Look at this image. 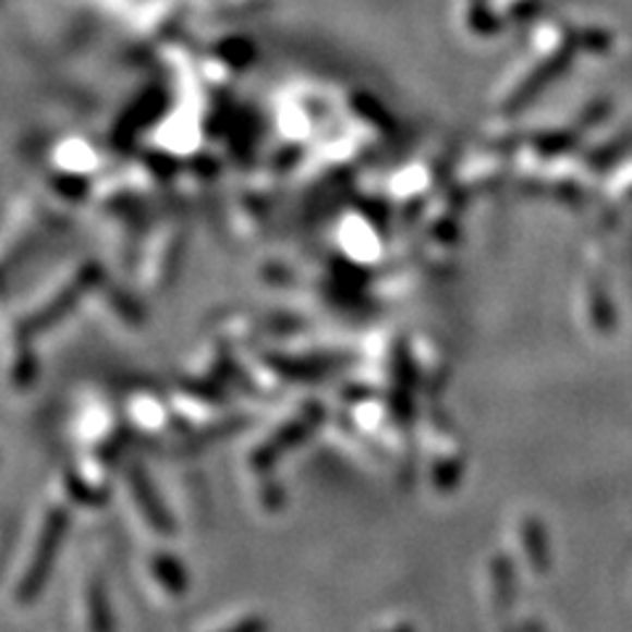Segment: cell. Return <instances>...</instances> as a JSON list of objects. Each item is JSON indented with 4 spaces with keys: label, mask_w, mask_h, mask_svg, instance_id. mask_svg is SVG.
Returning <instances> with one entry per match:
<instances>
[{
    "label": "cell",
    "mask_w": 632,
    "mask_h": 632,
    "mask_svg": "<svg viewBox=\"0 0 632 632\" xmlns=\"http://www.w3.org/2000/svg\"><path fill=\"white\" fill-rule=\"evenodd\" d=\"M522 540H524V551L530 548V559H533V564L537 567V572H543V567H546V551L543 548H537L543 543V527L537 524L535 520H524L522 524Z\"/></svg>",
    "instance_id": "obj_6"
},
{
    "label": "cell",
    "mask_w": 632,
    "mask_h": 632,
    "mask_svg": "<svg viewBox=\"0 0 632 632\" xmlns=\"http://www.w3.org/2000/svg\"><path fill=\"white\" fill-rule=\"evenodd\" d=\"M90 630L113 632L109 598H106V591L100 585H93V591H90Z\"/></svg>",
    "instance_id": "obj_5"
},
{
    "label": "cell",
    "mask_w": 632,
    "mask_h": 632,
    "mask_svg": "<svg viewBox=\"0 0 632 632\" xmlns=\"http://www.w3.org/2000/svg\"><path fill=\"white\" fill-rule=\"evenodd\" d=\"M132 493H135L137 503H141V509H143V514L148 516V522L154 524L158 533H163V535L174 533L172 520H169L167 509H163L161 501H158L154 485H150V479L145 477L143 472H137V470L132 472Z\"/></svg>",
    "instance_id": "obj_2"
},
{
    "label": "cell",
    "mask_w": 632,
    "mask_h": 632,
    "mask_svg": "<svg viewBox=\"0 0 632 632\" xmlns=\"http://www.w3.org/2000/svg\"><path fill=\"white\" fill-rule=\"evenodd\" d=\"M224 632H267V622L258 617H251V619H243V622H238L235 628H230Z\"/></svg>",
    "instance_id": "obj_7"
},
{
    "label": "cell",
    "mask_w": 632,
    "mask_h": 632,
    "mask_svg": "<svg viewBox=\"0 0 632 632\" xmlns=\"http://www.w3.org/2000/svg\"><path fill=\"white\" fill-rule=\"evenodd\" d=\"M393 632H409V630H406V628H403V630H393Z\"/></svg>",
    "instance_id": "obj_8"
},
{
    "label": "cell",
    "mask_w": 632,
    "mask_h": 632,
    "mask_svg": "<svg viewBox=\"0 0 632 632\" xmlns=\"http://www.w3.org/2000/svg\"><path fill=\"white\" fill-rule=\"evenodd\" d=\"M319 420V411H312V414H306V416H301V420H293V425H288L282 429L277 438H271L269 440V446H264L262 451L256 453V464L258 466H269L271 461H275L277 457H280L282 451H288V448H293L295 442L306 438L308 433H312V427H314V422Z\"/></svg>",
    "instance_id": "obj_3"
},
{
    "label": "cell",
    "mask_w": 632,
    "mask_h": 632,
    "mask_svg": "<svg viewBox=\"0 0 632 632\" xmlns=\"http://www.w3.org/2000/svg\"><path fill=\"white\" fill-rule=\"evenodd\" d=\"M66 530H69L66 511H61V509L50 511L46 527H42L40 543H37V551L35 556H32L29 572L24 574L22 585H19V600L29 604V600H35L37 596H40L42 585L48 583V574H50V569H53L56 554H59V546H61L63 535H66Z\"/></svg>",
    "instance_id": "obj_1"
},
{
    "label": "cell",
    "mask_w": 632,
    "mask_h": 632,
    "mask_svg": "<svg viewBox=\"0 0 632 632\" xmlns=\"http://www.w3.org/2000/svg\"><path fill=\"white\" fill-rule=\"evenodd\" d=\"M154 567H156V578L161 580L167 591H172L174 596H182V593H185L187 572L182 569V564L174 559V556H158V559L154 561Z\"/></svg>",
    "instance_id": "obj_4"
}]
</instances>
